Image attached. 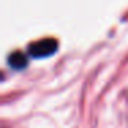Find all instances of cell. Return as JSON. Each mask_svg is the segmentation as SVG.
<instances>
[{
  "label": "cell",
  "mask_w": 128,
  "mask_h": 128,
  "mask_svg": "<svg viewBox=\"0 0 128 128\" xmlns=\"http://www.w3.org/2000/svg\"><path fill=\"white\" fill-rule=\"evenodd\" d=\"M58 50V42L54 37H44V39L32 42L28 46V54L34 58H43L54 54Z\"/></svg>",
  "instance_id": "cell-1"
},
{
  "label": "cell",
  "mask_w": 128,
  "mask_h": 128,
  "mask_svg": "<svg viewBox=\"0 0 128 128\" xmlns=\"http://www.w3.org/2000/svg\"><path fill=\"white\" fill-rule=\"evenodd\" d=\"M7 62L14 69H22L28 65V55L22 51H12L7 58Z\"/></svg>",
  "instance_id": "cell-2"
}]
</instances>
